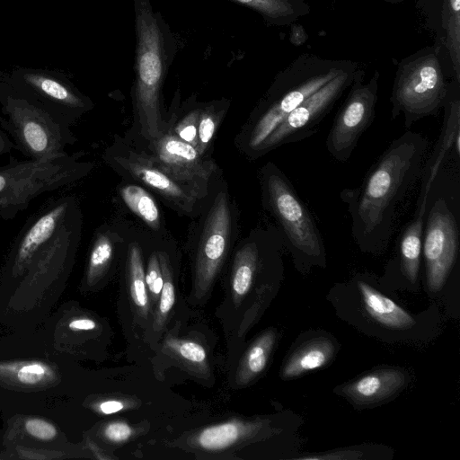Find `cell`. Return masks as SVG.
I'll return each instance as SVG.
<instances>
[{"instance_id": "cell-1", "label": "cell", "mask_w": 460, "mask_h": 460, "mask_svg": "<svg viewBox=\"0 0 460 460\" xmlns=\"http://www.w3.org/2000/svg\"><path fill=\"white\" fill-rule=\"evenodd\" d=\"M428 147L422 134L402 133L390 143L359 186L340 192L350 217L351 235L361 250L380 252L388 245L399 209L420 180Z\"/></svg>"}, {"instance_id": "cell-2", "label": "cell", "mask_w": 460, "mask_h": 460, "mask_svg": "<svg viewBox=\"0 0 460 460\" xmlns=\"http://www.w3.org/2000/svg\"><path fill=\"white\" fill-rule=\"evenodd\" d=\"M460 241V158L451 155L438 169L425 208L421 257L430 291L441 290L458 258Z\"/></svg>"}, {"instance_id": "cell-3", "label": "cell", "mask_w": 460, "mask_h": 460, "mask_svg": "<svg viewBox=\"0 0 460 460\" xmlns=\"http://www.w3.org/2000/svg\"><path fill=\"white\" fill-rule=\"evenodd\" d=\"M136 32L134 95L140 120L152 138L161 137L160 93L177 52V41L150 0H133Z\"/></svg>"}, {"instance_id": "cell-4", "label": "cell", "mask_w": 460, "mask_h": 460, "mask_svg": "<svg viewBox=\"0 0 460 460\" xmlns=\"http://www.w3.org/2000/svg\"><path fill=\"white\" fill-rule=\"evenodd\" d=\"M0 127L12 137L13 149L31 160H44L66 153L75 142L69 126L32 98L0 83Z\"/></svg>"}, {"instance_id": "cell-5", "label": "cell", "mask_w": 460, "mask_h": 460, "mask_svg": "<svg viewBox=\"0 0 460 460\" xmlns=\"http://www.w3.org/2000/svg\"><path fill=\"white\" fill-rule=\"evenodd\" d=\"M268 210L279 224V235L296 260L325 262V247L318 225L284 172L274 164L262 171Z\"/></svg>"}, {"instance_id": "cell-6", "label": "cell", "mask_w": 460, "mask_h": 460, "mask_svg": "<svg viewBox=\"0 0 460 460\" xmlns=\"http://www.w3.org/2000/svg\"><path fill=\"white\" fill-rule=\"evenodd\" d=\"M78 156L65 154L44 160H17L0 167V217L14 218L39 195L66 186L82 176L88 167Z\"/></svg>"}, {"instance_id": "cell-7", "label": "cell", "mask_w": 460, "mask_h": 460, "mask_svg": "<svg viewBox=\"0 0 460 460\" xmlns=\"http://www.w3.org/2000/svg\"><path fill=\"white\" fill-rule=\"evenodd\" d=\"M345 66L325 63L296 65L274 82L249 135L255 152L276 127L305 99L344 71Z\"/></svg>"}, {"instance_id": "cell-8", "label": "cell", "mask_w": 460, "mask_h": 460, "mask_svg": "<svg viewBox=\"0 0 460 460\" xmlns=\"http://www.w3.org/2000/svg\"><path fill=\"white\" fill-rule=\"evenodd\" d=\"M449 85L436 61H416L400 70L393 88L391 118L401 114L404 126L438 114Z\"/></svg>"}, {"instance_id": "cell-9", "label": "cell", "mask_w": 460, "mask_h": 460, "mask_svg": "<svg viewBox=\"0 0 460 460\" xmlns=\"http://www.w3.org/2000/svg\"><path fill=\"white\" fill-rule=\"evenodd\" d=\"M4 83L41 103L68 126L92 107L89 99L60 72L20 67L7 75Z\"/></svg>"}, {"instance_id": "cell-10", "label": "cell", "mask_w": 460, "mask_h": 460, "mask_svg": "<svg viewBox=\"0 0 460 460\" xmlns=\"http://www.w3.org/2000/svg\"><path fill=\"white\" fill-rule=\"evenodd\" d=\"M346 68L291 111L257 147L263 154L282 145L302 141L316 133L317 128L356 78Z\"/></svg>"}, {"instance_id": "cell-11", "label": "cell", "mask_w": 460, "mask_h": 460, "mask_svg": "<svg viewBox=\"0 0 460 460\" xmlns=\"http://www.w3.org/2000/svg\"><path fill=\"white\" fill-rule=\"evenodd\" d=\"M351 84L350 92L335 115L325 141L329 154L341 163L349 159L360 137L376 117V77L362 84L357 75Z\"/></svg>"}, {"instance_id": "cell-12", "label": "cell", "mask_w": 460, "mask_h": 460, "mask_svg": "<svg viewBox=\"0 0 460 460\" xmlns=\"http://www.w3.org/2000/svg\"><path fill=\"white\" fill-rule=\"evenodd\" d=\"M230 210L225 191L219 192L207 217L196 261V289L206 292L225 258L230 234Z\"/></svg>"}, {"instance_id": "cell-13", "label": "cell", "mask_w": 460, "mask_h": 460, "mask_svg": "<svg viewBox=\"0 0 460 460\" xmlns=\"http://www.w3.org/2000/svg\"><path fill=\"white\" fill-rule=\"evenodd\" d=\"M154 163L174 180L199 189L213 172V163L203 161L190 144L172 134L157 138Z\"/></svg>"}, {"instance_id": "cell-14", "label": "cell", "mask_w": 460, "mask_h": 460, "mask_svg": "<svg viewBox=\"0 0 460 460\" xmlns=\"http://www.w3.org/2000/svg\"><path fill=\"white\" fill-rule=\"evenodd\" d=\"M117 163L134 177L176 203L182 209L191 211L198 199V190L169 176L156 166L152 157L133 153L127 157H118Z\"/></svg>"}, {"instance_id": "cell-15", "label": "cell", "mask_w": 460, "mask_h": 460, "mask_svg": "<svg viewBox=\"0 0 460 460\" xmlns=\"http://www.w3.org/2000/svg\"><path fill=\"white\" fill-rule=\"evenodd\" d=\"M406 382V375L402 369L382 368L343 385L341 392L357 404H374L398 393Z\"/></svg>"}, {"instance_id": "cell-16", "label": "cell", "mask_w": 460, "mask_h": 460, "mask_svg": "<svg viewBox=\"0 0 460 460\" xmlns=\"http://www.w3.org/2000/svg\"><path fill=\"white\" fill-rule=\"evenodd\" d=\"M425 208L424 204H416L414 213L399 239V268L411 283L416 282L420 272Z\"/></svg>"}, {"instance_id": "cell-17", "label": "cell", "mask_w": 460, "mask_h": 460, "mask_svg": "<svg viewBox=\"0 0 460 460\" xmlns=\"http://www.w3.org/2000/svg\"><path fill=\"white\" fill-rule=\"evenodd\" d=\"M357 285L366 311L376 322L397 330H406L415 324V320L403 308L368 283L358 280Z\"/></svg>"}, {"instance_id": "cell-18", "label": "cell", "mask_w": 460, "mask_h": 460, "mask_svg": "<svg viewBox=\"0 0 460 460\" xmlns=\"http://www.w3.org/2000/svg\"><path fill=\"white\" fill-rule=\"evenodd\" d=\"M334 352L335 346L330 339L306 341L290 355L283 367L282 377L291 379L322 367L331 361Z\"/></svg>"}, {"instance_id": "cell-19", "label": "cell", "mask_w": 460, "mask_h": 460, "mask_svg": "<svg viewBox=\"0 0 460 460\" xmlns=\"http://www.w3.org/2000/svg\"><path fill=\"white\" fill-rule=\"evenodd\" d=\"M256 427L237 420L209 426L199 434L197 442L200 447L208 450L224 449L252 432Z\"/></svg>"}, {"instance_id": "cell-20", "label": "cell", "mask_w": 460, "mask_h": 460, "mask_svg": "<svg viewBox=\"0 0 460 460\" xmlns=\"http://www.w3.org/2000/svg\"><path fill=\"white\" fill-rule=\"evenodd\" d=\"M276 340L275 331H267L251 346L245 354L237 374V380L246 384L265 368Z\"/></svg>"}, {"instance_id": "cell-21", "label": "cell", "mask_w": 460, "mask_h": 460, "mask_svg": "<svg viewBox=\"0 0 460 460\" xmlns=\"http://www.w3.org/2000/svg\"><path fill=\"white\" fill-rule=\"evenodd\" d=\"M258 260L259 248L255 243H249L237 252L232 277V291L236 301L250 290Z\"/></svg>"}, {"instance_id": "cell-22", "label": "cell", "mask_w": 460, "mask_h": 460, "mask_svg": "<svg viewBox=\"0 0 460 460\" xmlns=\"http://www.w3.org/2000/svg\"><path fill=\"white\" fill-rule=\"evenodd\" d=\"M126 205L154 229L160 226V214L153 198L141 187L126 185L120 189Z\"/></svg>"}, {"instance_id": "cell-23", "label": "cell", "mask_w": 460, "mask_h": 460, "mask_svg": "<svg viewBox=\"0 0 460 460\" xmlns=\"http://www.w3.org/2000/svg\"><path fill=\"white\" fill-rule=\"evenodd\" d=\"M129 291L131 299L141 314H146L149 298L145 279L141 250L133 243L128 252Z\"/></svg>"}, {"instance_id": "cell-24", "label": "cell", "mask_w": 460, "mask_h": 460, "mask_svg": "<svg viewBox=\"0 0 460 460\" xmlns=\"http://www.w3.org/2000/svg\"><path fill=\"white\" fill-rule=\"evenodd\" d=\"M113 254V245L106 233H99L89 255L86 278L89 284L94 283L108 268Z\"/></svg>"}, {"instance_id": "cell-25", "label": "cell", "mask_w": 460, "mask_h": 460, "mask_svg": "<svg viewBox=\"0 0 460 460\" xmlns=\"http://www.w3.org/2000/svg\"><path fill=\"white\" fill-rule=\"evenodd\" d=\"M258 12L271 23H282L294 13L289 0H230Z\"/></svg>"}, {"instance_id": "cell-26", "label": "cell", "mask_w": 460, "mask_h": 460, "mask_svg": "<svg viewBox=\"0 0 460 460\" xmlns=\"http://www.w3.org/2000/svg\"><path fill=\"white\" fill-rule=\"evenodd\" d=\"M162 273L164 277V284L159 296L158 310L155 317V326L162 327L168 314L172 310L175 303V288L172 283L168 264L165 259L161 258Z\"/></svg>"}, {"instance_id": "cell-27", "label": "cell", "mask_w": 460, "mask_h": 460, "mask_svg": "<svg viewBox=\"0 0 460 460\" xmlns=\"http://www.w3.org/2000/svg\"><path fill=\"white\" fill-rule=\"evenodd\" d=\"M217 121V113L212 107L200 111L198 121V143L196 146L200 155H203L213 138Z\"/></svg>"}, {"instance_id": "cell-28", "label": "cell", "mask_w": 460, "mask_h": 460, "mask_svg": "<svg viewBox=\"0 0 460 460\" xmlns=\"http://www.w3.org/2000/svg\"><path fill=\"white\" fill-rule=\"evenodd\" d=\"M9 366L15 369L16 379L25 385H36L49 378L52 375L51 369L40 362H28Z\"/></svg>"}, {"instance_id": "cell-29", "label": "cell", "mask_w": 460, "mask_h": 460, "mask_svg": "<svg viewBox=\"0 0 460 460\" xmlns=\"http://www.w3.org/2000/svg\"><path fill=\"white\" fill-rule=\"evenodd\" d=\"M145 279L151 303L156 304L159 300L164 284V277L156 253H153L149 259Z\"/></svg>"}, {"instance_id": "cell-30", "label": "cell", "mask_w": 460, "mask_h": 460, "mask_svg": "<svg viewBox=\"0 0 460 460\" xmlns=\"http://www.w3.org/2000/svg\"><path fill=\"white\" fill-rule=\"evenodd\" d=\"M199 113V111H193L188 113L175 128L177 137L190 144L195 148L198 143V121Z\"/></svg>"}, {"instance_id": "cell-31", "label": "cell", "mask_w": 460, "mask_h": 460, "mask_svg": "<svg viewBox=\"0 0 460 460\" xmlns=\"http://www.w3.org/2000/svg\"><path fill=\"white\" fill-rule=\"evenodd\" d=\"M25 429L32 437L41 440H50L57 436L56 428L51 423L41 419L27 420Z\"/></svg>"}, {"instance_id": "cell-32", "label": "cell", "mask_w": 460, "mask_h": 460, "mask_svg": "<svg viewBox=\"0 0 460 460\" xmlns=\"http://www.w3.org/2000/svg\"><path fill=\"white\" fill-rule=\"evenodd\" d=\"M178 353L185 359L193 363H202L206 359L204 348L194 341H181L178 344Z\"/></svg>"}, {"instance_id": "cell-33", "label": "cell", "mask_w": 460, "mask_h": 460, "mask_svg": "<svg viewBox=\"0 0 460 460\" xmlns=\"http://www.w3.org/2000/svg\"><path fill=\"white\" fill-rule=\"evenodd\" d=\"M105 438L112 442H123L132 435V429L124 422L109 423L103 431Z\"/></svg>"}, {"instance_id": "cell-34", "label": "cell", "mask_w": 460, "mask_h": 460, "mask_svg": "<svg viewBox=\"0 0 460 460\" xmlns=\"http://www.w3.org/2000/svg\"><path fill=\"white\" fill-rule=\"evenodd\" d=\"M361 457V452L355 450H337L332 451L330 453H325L323 455H316V456H302L299 459H308V460H332V459H358Z\"/></svg>"}, {"instance_id": "cell-35", "label": "cell", "mask_w": 460, "mask_h": 460, "mask_svg": "<svg viewBox=\"0 0 460 460\" xmlns=\"http://www.w3.org/2000/svg\"><path fill=\"white\" fill-rule=\"evenodd\" d=\"M95 327V322L88 318L75 319L69 323V328L72 330L91 331Z\"/></svg>"}, {"instance_id": "cell-36", "label": "cell", "mask_w": 460, "mask_h": 460, "mask_svg": "<svg viewBox=\"0 0 460 460\" xmlns=\"http://www.w3.org/2000/svg\"><path fill=\"white\" fill-rule=\"evenodd\" d=\"M123 408V403L115 400L102 402L99 406L100 411L104 414H111L117 412L121 411Z\"/></svg>"}, {"instance_id": "cell-37", "label": "cell", "mask_w": 460, "mask_h": 460, "mask_svg": "<svg viewBox=\"0 0 460 460\" xmlns=\"http://www.w3.org/2000/svg\"><path fill=\"white\" fill-rule=\"evenodd\" d=\"M14 144L7 136V133L0 127V156L10 153L13 149Z\"/></svg>"}, {"instance_id": "cell-38", "label": "cell", "mask_w": 460, "mask_h": 460, "mask_svg": "<svg viewBox=\"0 0 460 460\" xmlns=\"http://www.w3.org/2000/svg\"><path fill=\"white\" fill-rule=\"evenodd\" d=\"M451 6L456 13H459L460 0H450Z\"/></svg>"}]
</instances>
